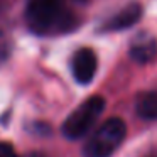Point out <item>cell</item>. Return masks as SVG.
<instances>
[{
    "label": "cell",
    "mask_w": 157,
    "mask_h": 157,
    "mask_svg": "<svg viewBox=\"0 0 157 157\" xmlns=\"http://www.w3.org/2000/svg\"><path fill=\"white\" fill-rule=\"evenodd\" d=\"M105 110V100L101 96L95 95L81 103L75 112L69 113V117L63 123V135L66 139H81L91 130L96 120L101 117Z\"/></svg>",
    "instance_id": "obj_3"
},
{
    "label": "cell",
    "mask_w": 157,
    "mask_h": 157,
    "mask_svg": "<svg viewBox=\"0 0 157 157\" xmlns=\"http://www.w3.org/2000/svg\"><path fill=\"white\" fill-rule=\"evenodd\" d=\"M96 68H98V59L93 49L81 48L73 54L71 59V71L75 79L79 85H88L95 78Z\"/></svg>",
    "instance_id": "obj_4"
},
{
    "label": "cell",
    "mask_w": 157,
    "mask_h": 157,
    "mask_svg": "<svg viewBox=\"0 0 157 157\" xmlns=\"http://www.w3.org/2000/svg\"><path fill=\"white\" fill-rule=\"evenodd\" d=\"M25 21L37 34L63 32L73 27V15L64 0H29Z\"/></svg>",
    "instance_id": "obj_1"
},
{
    "label": "cell",
    "mask_w": 157,
    "mask_h": 157,
    "mask_svg": "<svg viewBox=\"0 0 157 157\" xmlns=\"http://www.w3.org/2000/svg\"><path fill=\"white\" fill-rule=\"evenodd\" d=\"M157 54V39L154 37L150 32L144 31L140 34H137L130 42V56L133 61L145 64L150 63Z\"/></svg>",
    "instance_id": "obj_6"
},
{
    "label": "cell",
    "mask_w": 157,
    "mask_h": 157,
    "mask_svg": "<svg viewBox=\"0 0 157 157\" xmlns=\"http://www.w3.org/2000/svg\"><path fill=\"white\" fill-rule=\"evenodd\" d=\"M135 112L144 120H157V90H150L139 95Z\"/></svg>",
    "instance_id": "obj_7"
},
{
    "label": "cell",
    "mask_w": 157,
    "mask_h": 157,
    "mask_svg": "<svg viewBox=\"0 0 157 157\" xmlns=\"http://www.w3.org/2000/svg\"><path fill=\"white\" fill-rule=\"evenodd\" d=\"M0 157H19L14 147L7 142H0Z\"/></svg>",
    "instance_id": "obj_8"
},
{
    "label": "cell",
    "mask_w": 157,
    "mask_h": 157,
    "mask_svg": "<svg viewBox=\"0 0 157 157\" xmlns=\"http://www.w3.org/2000/svg\"><path fill=\"white\" fill-rule=\"evenodd\" d=\"M127 135V125L122 118H108L95 130L83 149L85 157H110L117 152Z\"/></svg>",
    "instance_id": "obj_2"
},
{
    "label": "cell",
    "mask_w": 157,
    "mask_h": 157,
    "mask_svg": "<svg viewBox=\"0 0 157 157\" xmlns=\"http://www.w3.org/2000/svg\"><path fill=\"white\" fill-rule=\"evenodd\" d=\"M142 17V5L139 2H130L128 5H125L123 9H120L117 14H113L112 17L106 21V24L103 25V31H122V29H128L133 24L140 21Z\"/></svg>",
    "instance_id": "obj_5"
}]
</instances>
